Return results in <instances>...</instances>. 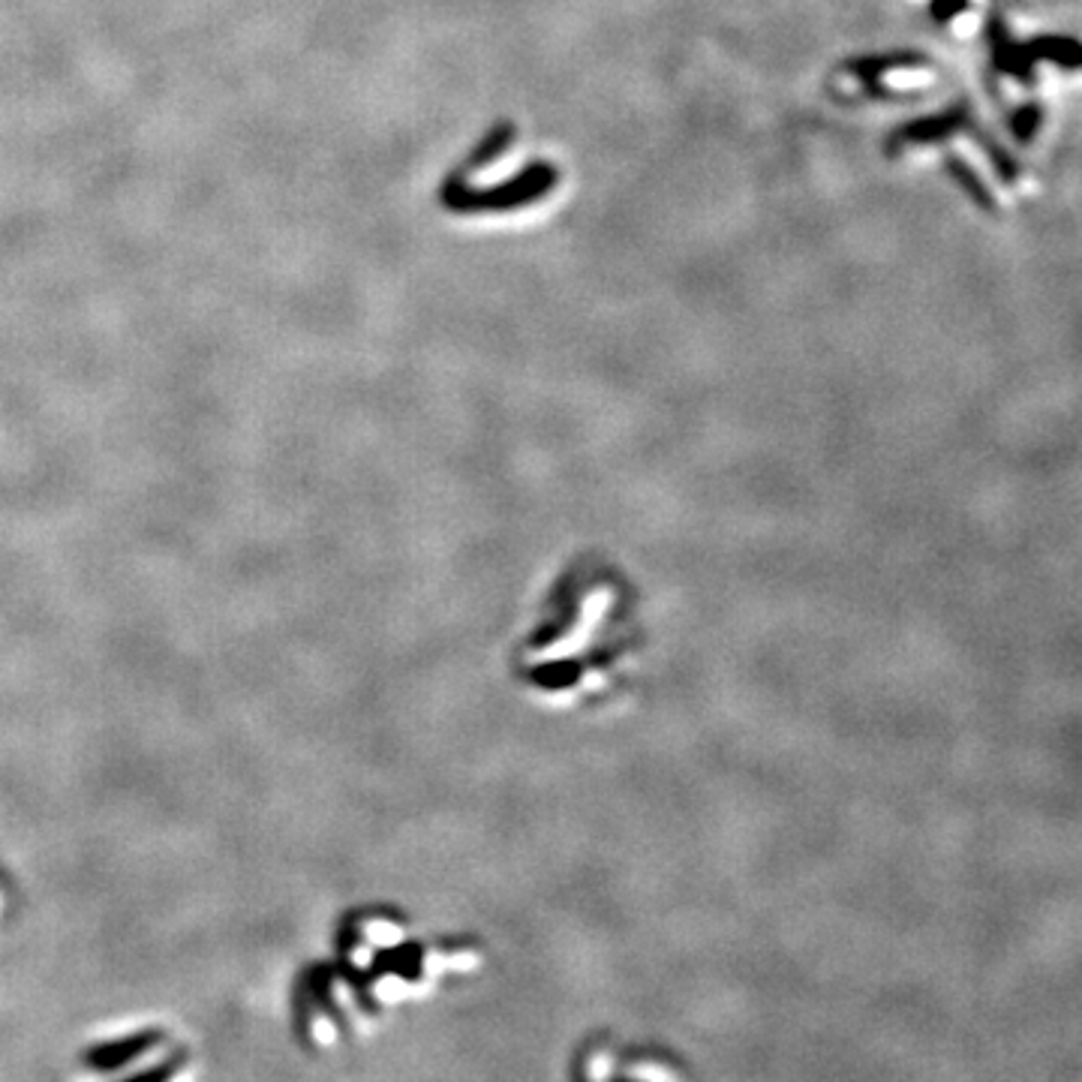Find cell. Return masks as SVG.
I'll list each match as a JSON object with an SVG mask.
<instances>
[{
    "label": "cell",
    "mask_w": 1082,
    "mask_h": 1082,
    "mask_svg": "<svg viewBox=\"0 0 1082 1082\" xmlns=\"http://www.w3.org/2000/svg\"><path fill=\"white\" fill-rule=\"evenodd\" d=\"M920 58L917 55H866V58H854L845 64V70L851 76H857L869 94H875L878 100L884 97V88L878 85V76L890 67H899V64H917Z\"/></svg>",
    "instance_id": "cell-2"
},
{
    "label": "cell",
    "mask_w": 1082,
    "mask_h": 1082,
    "mask_svg": "<svg viewBox=\"0 0 1082 1082\" xmlns=\"http://www.w3.org/2000/svg\"><path fill=\"white\" fill-rule=\"evenodd\" d=\"M514 133H517V130H514L511 121H499V124L478 142V148L466 157V163H463L460 172H475V169L493 163L496 157H502V154L508 151V145L514 142Z\"/></svg>",
    "instance_id": "cell-3"
},
{
    "label": "cell",
    "mask_w": 1082,
    "mask_h": 1082,
    "mask_svg": "<svg viewBox=\"0 0 1082 1082\" xmlns=\"http://www.w3.org/2000/svg\"><path fill=\"white\" fill-rule=\"evenodd\" d=\"M557 184H560V169L545 163V160H535V163L523 166L511 181H502V184H493V187H469L466 172H454L442 184L439 199L454 214L514 211V208H523V205L545 199Z\"/></svg>",
    "instance_id": "cell-1"
}]
</instances>
